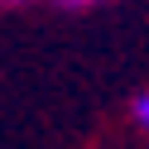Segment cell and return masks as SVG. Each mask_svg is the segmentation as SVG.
I'll list each match as a JSON object with an SVG mask.
<instances>
[{
  "instance_id": "obj_3",
  "label": "cell",
  "mask_w": 149,
  "mask_h": 149,
  "mask_svg": "<svg viewBox=\"0 0 149 149\" xmlns=\"http://www.w3.org/2000/svg\"><path fill=\"white\" fill-rule=\"evenodd\" d=\"M0 5H29V0H0Z\"/></svg>"
},
{
  "instance_id": "obj_2",
  "label": "cell",
  "mask_w": 149,
  "mask_h": 149,
  "mask_svg": "<svg viewBox=\"0 0 149 149\" xmlns=\"http://www.w3.org/2000/svg\"><path fill=\"white\" fill-rule=\"evenodd\" d=\"M63 5H106V0H63Z\"/></svg>"
},
{
  "instance_id": "obj_1",
  "label": "cell",
  "mask_w": 149,
  "mask_h": 149,
  "mask_svg": "<svg viewBox=\"0 0 149 149\" xmlns=\"http://www.w3.org/2000/svg\"><path fill=\"white\" fill-rule=\"evenodd\" d=\"M130 116H135V125H139V130H149V91H139V96H135Z\"/></svg>"
}]
</instances>
